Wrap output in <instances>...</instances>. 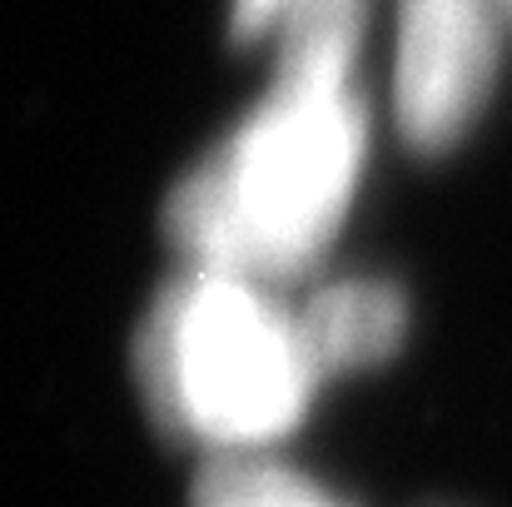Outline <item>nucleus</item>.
I'll list each match as a JSON object with an SVG mask.
<instances>
[{
  "mask_svg": "<svg viewBox=\"0 0 512 507\" xmlns=\"http://www.w3.org/2000/svg\"><path fill=\"white\" fill-rule=\"evenodd\" d=\"M368 0H319L279 25L274 85L174 184L165 229L189 269L289 284L343 229L368 155L353 85Z\"/></svg>",
  "mask_w": 512,
  "mask_h": 507,
  "instance_id": "nucleus-1",
  "label": "nucleus"
},
{
  "mask_svg": "<svg viewBox=\"0 0 512 507\" xmlns=\"http://www.w3.org/2000/svg\"><path fill=\"white\" fill-rule=\"evenodd\" d=\"M135 383L170 438L209 458L274 453L324 383L299 309L269 284L189 269L150 304L135 334Z\"/></svg>",
  "mask_w": 512,
  "mask_h": 507,
  "instance_id": "nucleus-2",
  "label": "nucleus"
},
{
  "mask_svg": "<svg viewBox=\"0 0 512 507\" xmlns=\"http://www.w3.org/2000/svg\"><path fill=\"white\" fill-rule=\"evenodd\" d=\"M503 0H398L393 115L413 150H453L498 80Z\"/></svg>",
  "mask_w": 512,
  "mask_h": 507,
  "instance_id": "nucleus-3",
  "label": "nucleus"
},
{
  "mask_svg": "<svg viewBox=\"0 0 512 507\" xmlns=\"http://www.w3.org/2000/svg\"><path fill=\"white\" fill-rule=\"evenodd\" d=\"M299 329L319 378L388 363L408 334V304L383 279H334L304 309Z\"/></svg>",
  "mask_w": 512,
  "mask_h": 507,
  "instance_id": "nucleus-4",
  "label": "nucleus"
},
{
  "mask_svg": "<svg viewBox=\"0 0 512 507\" xmlns=\"http://www.w3.org/2000/svg\"><path fill=\"white\" fill-rule=\"evenodd\" d=\"M189 507H353L274 453H224L194 483Z\"/></svg>",
  "mask_w": 512,
  "mask_h": 507,
  "instance_id": "nucleus-5",
  "label": "nucleus"
},
{
  "mask_svg": "<svg viewBox=\"0 0 512 507\" xmlns=\"http://www.w3.org/2000/svg\"><path fill=\"white\" fill-rule=\"evenodd\" d=\"M299 5H304V0H234V5H229V30H234V40H264V35H274Z\"/></svg>",
  "mask_w": 512,
  "mask_h": 507,
  "instance_id": "nucleus-6",
  "label": "nucleus"
},
{
  "mask_svg": "<svg viewBox=\"0 0 512 507\" xmlns=\"http://www.w3.org/2000/svg\"><path fill=\"white\" fill-rule=\"evenodd\" d=\"M503 5H508V10H512V0H503Z\"/></svg>",
  "mask_w": 512,
  "mask_h": 507,
  "instance_id": "nucleus-7",
  "label": "nucleus"
}]
</instances>
